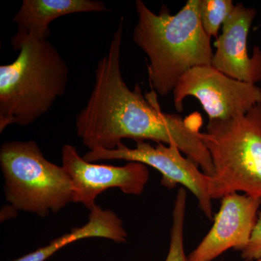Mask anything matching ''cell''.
Returning a JSON list of instances; mask_svg holds the SVG:
<instances>
[{
	"label": "cell",
	"mask_w": 261,
	"mask_h": 261,
	"mask_svg": "<svg viewBox=\"0 0 261 261\" xmlns=\"http://www.w3.org/2000/svg\"><path fill=\"white\" fill-rule=\"evenodd\" d=\"M173 104L178 113L184 101L196 98L208 116V121H224L243 116L261 104V88L256 84L240 82L215 68L202 65L192 68L178 81Z\"/></svg>",
	"instance_id": "6"
},
{
	"label": "cell",
	"mask_w": 261,
	"mask_h": 261,
	"mask_svg": "<svg viewBox=\"0 0 261 261\" xmlns=\"http://www.w3.org/2000/svg\"><path fill=\"white\" fill-rule=\"evenodd\" d=\"M256 14L255 8H247L243 3L235 5L215 43L211 65L234 80L257 85L261 82V49L256 46L250 55L247 47Z\"/></svg>",
	"instance_id": "10"
},
{
	"label": "cell",
	"mask_w": 261,
	"mask_h": 261,
	"mask_svg": "<svg viewBox=\"0 0 261 261\" xmlns=\"http://www.w3.org/2000/svg\"><path fill=\"white\" fill-rule=\"evenodd\" d=\"M261 198L238 193L222 198L214 222L203 240L187 256L188 261H213L229 249L243 251L256 224Z\"/></svg>",
	"instance_id": "9"
},
{
	"label": "cell",
	"mask_w": 261,
	"mask_h": 261,
	"mask_svg": "<svg viewBox=\"0 0 261 261\" xmlns=\"http://www.w3.org/2000/svg\"><path fill=\"white\" fill-rule=\"evenodd\" d=\"M0 165L6 200L16 211L44 218L73 202V186L63 166L48 161L34 141L5 142Z\"/></svg>",
	"instance_id": "5"
},
{
	"label": "cell",
	"mask_w": 261,
	"mask_h": 261,
	"mask_svg": "<svg viewBox=\"0 0 261 261\" xmlns=\"http://www.w3.org/2000/svg\"><path fill=\"white\" fill-rule=\"evenodd\" d=\"M187 191L178 190L172 214V227L167 257L165 261H188L185 251L184 228L186 215Z\"/></svg>",
	"instance_id": "13"
},
{
	"label": "cell",
	"mask_w": 261,
	"mask_h": 261,
	"mask_svg": "<svg viewBox=\"0 0 261 261\" xmlns=\"http://www.w3.org/2000/svg\"><path fill=\"white\" fill-rule=\"evenodd\" d=\"M89 211L88 222L82 227L73 228L46 246L13 261H46L63 247L83 239L105 238L116 243L126 242L128 234L121 220L115 213L98 205Z\"/></svg>",
	"instance_id": "12"
},
{
	"label": "cell",
	"mask_w": 261,
	"mask_h": 261,
	"mask_svg": "<svg viewBox=\"0 0 261 261\" xmlns=\"http://www.w3.org/2000/svg\"><path fill=\"white\" fill-rule=\"evenodd\" d=\"M88 162L122 160L129 162L143 163L154 168L162 175L161 185L173 189L181 185L193 194L198 206L209 220L213 219L212 198L209 194V178L192 160L183 153L176 146L158 143L152 146L146 141L137 142L135 148L124 144L116 149H95L83 156Z\"/></svg>",
	"instance_id": "7"
},
{
	"label": "cell",
	"mask_w": 261,
	"mask_h": 261,
	"mask_svg": "<svg viewBox=\"0 0 261 261\" xmlns=\"http://www.w3.org/2000/svg\"><path fill=\"white\" fill-rule=\"evenodd\" d=\"M61 158L62 166L73 184V202L82 203L89 211L97 205L98 196L109 189L140 195L148 182V168L143 163L130 162L123 166L96 164L85 161L70 145L63 146Z\"/></svg>",
	"instance_id": "8"
},
{
	"label": "cell",
	"mask_w": 261,
	"mask_h": 261,
	"mask_svg": "<svg viewBox=\"0 0 261 261\" xmlns=\"http://www.w3.org/2000/svg\"><path fill=\"white\" fill-rule=\"evenodd\" d=\"M241 255L246 261L256 260L261 257V211H259L250 242L242 251Z\"/></svg>",
	"instance_id": "15"
},
{
	"label": "cell",
	"mask_w": 261,
	"mask_h": 261,
	"mask_svg": "<svg viewBox=\"0 0 261 261\" xmlns=\"http://www.w3.org/2000/svg\"><path fill=\"white\" fill-rule=\"evenodd\" d=\"M231 0H200L199 13L202 27L211 38L219 37V30L234 9Z\"/></svg>",
	"instance_id": "14"
},
{
	"label": "cell",
	"mask_w": 261,
	"mask_h": 261,
	"mask_svg": "<svg viewBox=\"0 0 261 261\" xmlns=\"http://www.w3.org/2000/svg\"><path fill=\"white\" fill-rule=\"evenodd\" d=\"M254 261H261V257H260V258L257 259V260H254Z\"/></svg>",
	"instance_id": "16"
},
{
	"label": "cell",
	"mask_w": 261,
	"mask_h": 261,
	"mask_svg": "<svg viewBox=\"0 0 261 261\" xmlns=\"http://www.w3.org/2000/svg\"><path fill=\"white\" fill-rule=\"evenodd\" d=\"M201 137L214 165L212 200L238 192L261 198V104L243 116L208 121Z\"/></svg>",
	"instance_id": "4"
},
{
	"label": "cell",
	"mask_w": 261,
	"mask_h": 261,
	"mask_svg": "<svg viewBox=\"0 0 261 261\" xmlns=\"http://www.w3.org/2000/svg\"><path fill=\"white\" fill-rule=\"evenodd\" d=\"M108 10L105 3L97 0H24L13 21L18 32L48 39L49 25L56 19L74 13Z\"/></svg>",
	"instance_id": "11"
},
{
	"label": "cell",
	"mask_w": 261,
	"mask_h": 261,
	"mask_svg": "<svg viewBox=\"0 0 261 261\" xmlns=\"http://www.w3.org/2000/svg\"><path fill=\"white\" fill-rule=\"evenodd\" d=\"M124 18L113 34L107 54L98 62L95 82L85 107L75 118L76 133L89 150H111L124 139L176 146L207 176L214 175L210 153L202 140V116L183 118L161 111L158 94L130 90L122 76L121 53Z\"/></svg>",
	"instance_id": "1"
},
{
	"label": "cell",
	"mask_w": 261,
	"mask_h": 261,
	"mask_svg": "<svg viewBox=\"0 0 261 261\" xmlns=\"http://www.w3.org/2000/svg\"><path fill=\"white\" fill-rule=\"evenodd\" d=\"M199 6L200 0H188L171 15L166 5L154 13L142 0L136 1L133 40L149 58V84L160 96L173 92L188 70L211 65V38L201 23Z\"/></svg>",
	"instance_id": "2"
},
{
	"label": "cell",
	"mask_w": 261,
	"mask_h": 261,
	"mask_svg": "<svg viewBox=\"0 0 261 261\" xmlns=\"http://www.w3.org/2000/svg\"><path fill=\"white\" fill-rule=\"evenodd\" d=\"M11 44L19 54L0 66V133L27 126L45 115L65 94L69 68L49 39L17 32Z\"/></svg>",
	"instance_id": "3"
}]
</instances>
